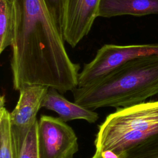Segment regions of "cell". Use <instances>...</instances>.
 Returning a JSON list of instances; mask_svg holds the SVG:
<instances>
[{
    "label": "cell",
    "mask_w": 158,
    "mask_h": 158,
    "mask_svg": "<svg viewBox=\"0 0 158 158\" xmlns=\"http://www.w3.org/2000/svg\"><path fill=\"white\" fill-rule=\"evenodd\" d=\"M38 123L36 120L28 130L22 145L13 148L14 158H40L38 144Z\"/></svg>",
    "instance_id": "13"
},
{
    "label": "cell",
    "mask_w": 158,
    "mask_h": 158,
    "mask_svg": "<svg viewBox=\"0 0 158 158\" xmlns=\"http://www.w3.org/2000/svg\"><path fill=\"white\" fill-rule=\"evenodd\" d=\"M40 158H73L78 151L73 130L59 117L41 115L38 123Z\"/></svg>",
    "instance_id": "5"
},
{
    "label": "cell",
    "mask_w": 158,
    "mask_h": 158,
    "mask_svg": "<svg viewBox=\"0 0 158 158\" xmlns=\"http://www.w3.org/2000/svg\"><path fill=\"white\" fill-rule=\"evenodd\" d=\"M48 89L47 86L27 84L19 90L17 105L10 113L13 148L22 145L28 130L37 120V113Z\"/></svg>",
    "instance_id": "6"
},
{
    "label": "cell",
    "mask_w": 158,
    "mask_h": 158,
    "mask_svg": "<svg viewBox=\"0 0 158 158\" xmlns=\"http://www.w3.org/2000/svg\"><path fill=\"white\" fill-rule=\"evenodd\" d=\"M16 15L13 0H0V53L14 43Z\"/></svg>",
    "instance_id": "10"
},
{
    "label": "cell",
    "mask_w": 158,
    "mask_h": 158,
    "mask_svg": "<svg viewBox=\"0 0 158 158\" xmlns=\"http://www.w3.org/2000/svg\"><path fill=\"white\" fill-rule=\"evenodd\" d=\"M158 133V101L116 109L99 126L96 152L110 151L119 156Z\"/></svg>",
    "instance_id": "3"
},
{
    "label": "cell",
    "mask_w": 158,
    "mask_h": 158,
    "mask_svg": "<svg viewBox=\"0 0 158 158\" xmlns=\"http://www.w3.org/2000/svg\"><path fill=\"white\" fill-rule=\"evenodd\" d=\"M91 158H103L101 154V153H98V152H95V154L93 156V157Z\"/></svg>",
    "instance_id": "15"
},
{
    "label": "cell",
    "mask_w": 158,
    "mask_h": 158,
    "mask_svg": "<svg viewBox=\"0 0 158 158\" xmlns=\"http://www.w3.org/2000/svg\"><path fill=\"white\" fill-rule=\"evenodd\" d=\"M44 2L56 25L62 32L65 0H44Z\"/></svg>",
    "instance_id": "14"
},
{
    "label": "cell",
    "mask_w": 158,
    "mask_h": 158,
    "mask_svg": "<svg viewBox=\"0 0 158 158\" xmlns=\"http://www.w3.org/2000/svg\"><path fill=\"white\" fill-rule=\"evenodd\" d=\"M0 158H14L10 112L5 107L4 96L0 99Z\"/></svg>",
    "instance_id": "11"
},
{
    "label": "cell",
    "mask_w": 158,
    "mask_h": 158,
    "mask_svg": "<svg viewBox=\"0 0 158 158\" xmlns=\"http://www.w3.org/2000/svg\"><path fill=\"white\" fill-rule=\"evenodd\" d=\"M158 54V44L117 45L106 44L86 64L78 76V87L88 86L134 59Z\"/></svg>",
    "instance_id": "4"
},
{
    "label": "cell",
    "mask_w": 158,
    "mask_h": 158,
    "mask_svg": "<svg viewBox=\"0 0 158 158\" xmlns=\"http://www.w3.org/2000/svg\"><path fill=\"white\" fill-rule=\"evenodd\" d=\"M158 14V0H101L98 17Z\"/></svg>",
    "instance_id": "9"
},
{
    "label": "cell",
    "mask_w": 158,
    "mask_h": 158,
    "mask_svg": "<svg viewBox=\"0 0 158 158\" xmlns=\"http://www.w3.org/2000/svg\"><path fill=\"white\" fill-rule=\"evenodd\" d=\"M16 27L10 68L13 88L27 84L64 94L78 87L80 66L70 59L62 32L44 0H13Z\"/></svg>",
    "instance_id": "1"
},
{
    "label": "cell",
    "mask_w": 158,
    "mask_h": 158,
    "mask_svg": "<svg viewBox=\"0 0 158 158\" xmlns=\"http://www.w3.org/2000/svg\"><path fill=\"white\" fill-rule=\"evenodd\" d=\"M54 88L49 89L43 101L41 107L56 112L64 122L81 119L93 123L99 119V114L93 110L70 102Z\"/></svg>",
    "instance_id": "8"
},
{
    "label": "cell",
    "mask_w": 158,
    "mask_h": 158,
    "mask_svg": "<svg viewBox=\"0 0 158 158\" xmlns=\"http://www.w3.org/2000/svg\"><path fill=\"white\" fill-rule=\"evenodd\" d=\"M119 158H158V133L127 150Z\"/></svg>",
    "instance_id": "12"
},
{
    "label": "cell",
    "mask_w": 158,
    "mask_h": 158,
    "mask_svg": "<svg viewBox=\"0 0 158 158\" xmlns=\"http://www.w3.org/2000/svg\"><path fill=\"white\" fill-rule=\"evenodd\" d=\"M101 0H65L62 34L65 42L75 48L89 33Z\"/></svg>",
    "instance_id": "7"
},
{
    "label": "cell",
    "mask_w": 158,
    "mask_h": 158,
    "mask_svg": "<svg viewBox=\"0 0 158 158\" xmlns=\"http://www.w3.org/2000/svg\"><path fill=\"white\" fill-rule=\"evenodd\" d=\"M72 91L75 103L93 110L144 102L158 94V54L131 60L94 83Z\"/></svg>",
    "instance_id": "2"
}]
</instances>
